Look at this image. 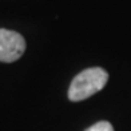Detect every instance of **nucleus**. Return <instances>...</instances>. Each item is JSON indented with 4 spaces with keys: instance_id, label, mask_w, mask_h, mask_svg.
Returning <instances> with one entry per match:
<instances>
[{
    "instance_id": "obj_1",
    "label": "nucleus",
    "mask_w": 131,
    "mask_h": 131,
    "mask_svg": "<svg viewBox=\"0 0 131 131\" xmlns=\"http://www.w3.org/2000/svg\"><path fill=\"white\" fill-rule=\"evenodd\" d=\"M108 82L107 71L100 67H91L83 70L72 79L68 88V99L80 102L99 92Z\"/></svg>"
},
{
    "instance_id": "obj_3",
    "label": "nucleus",
    "mask_w": 131,
    "mask_h": 131,
    "mask_svg": "<svg viewBox=\"0 0 131 131\" xmlns=\"http://www.w3.org/2000/svg\"><path fill=\"white\" fill-rule=\"evenodd\" d=\"M86 131H114V127H112V124L107 121H100L98 123L92 124L90 126Z\"/></svg>"
},
{
    "instance_id": "obj_2",
    "label": "nucleus",
    "mask_w": 131,
    "mask_h": 131,
    "mask_svg": "<svg viewBox=\"0 0 131 131\" xmlns=\"http://www.w3.org/2000/svg\"><path fill=\"white\" fill-rule=\"evenodd\" d=\"M26 50V40L19 32L0 28V62L12 63Z\"/></svg>"
}]
</instances>
